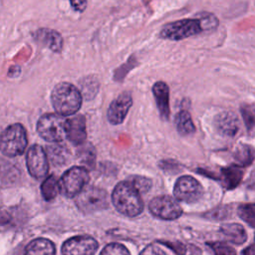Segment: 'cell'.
I'll use <instances>...</instances> for the list:
<instances>
[{
  "label": "cell",
  "instance_id": "obj_21",
  "mask_svg": "<svg viewBox=\"0 0 255 255\" xmlns=\"http://www.w3.org/2000/svg\"><path fill=\"white\" fill-rule=\"evenodd\" d=\"M174 124L177 132L182 136H187L195 132V126L190 114L186 110H181L176 114Z\"/></svg>",
  "mask_w": 255,
  "mask_h": 255
},
{
  "label": "cell",
  "instance_id": "obj_2",
  "mask_svg": "<svg viewBox=\"0 0 255 255\" xmlns=\"http://www.w3.org/2000/svg\"><path fill=\"white\" fill-rule=\"evenodd\" d=\"M82 102L81 91L67 82L57 84L51 92V103L55 112L64 117L75 115L80 110Z\"/></svg>",
  "mask_w": 255,
  "mask_h": 255
},
{
  "label": "cell",
  "instance_id": "obj_20",
  "mask_svg": "<svg viewBox=\"0 0 255 255\" xmlns=\"http://www.w3.org/2000/svg\"><path fill=\"white\" fill-rule=\"evenodd\" d=\"M221 233L233 244L241 245L247 241V233L238 223H226L220 227Z\"/></svg>",
  "mask_w": 255,
  "mask_h": 255
},
{
  "label": "cell",
  "instance_id": "obj_16",
  "mask_svg": "<svg viewBox=\"0 0 255 255\" xmlns=\"http://www.w3.org/2000/svg\"><path fill=\"white\" fill-rule=\"evenodd\" d=\"M214 126L217 131L225 136H234L240 128L237 116L232 112H222L214 119Z\"/></svg>",
  "mask_w": 255,
  "mask_h": 255
},
{
  "label": "cell",
  "instance_id": "obj_25",
  "mask_svg": "<svg viewBox=\"0 0 255 255\" xmlns=\"http://www.w3.org/2000/svg\"><path fill=\"white\" fill-rule=\"evenodd\" d=\"M80 86L82 95L86 99L92 100L98 94L100 85L98 79L95 76H87L80 81Z\"/></svg>",
  "mask_w": 255,
  "mask_h": 255
},
{
  "label": "cell",
  "instance_id": "obj_10",
  "mask_svg": "<svg viewBox=\"0 0 255 255\" xmlns=\"http://www.w3.org/2000/svg\"><path fill=\"white\" fill-rule=\"evenodd\" d=\"M173 194L176 199L186 202H196L203 194V188L200 182L190 175L180 176L173 187Z\"/></svg>",
  "mask_w": 255,
  "mask_h": 255
},
{
  "label": "cell",
  "instance_id": "obj_24",
  "mask_svg": "<svg viewBox=\"0 0 255 255\" xmlns=\"http://www.w3.org/2000/svg\"><path fill=\"white\" fill-rule=\"evenodd\" d=\"M79 160L87 167H94L96 162V149L91 142H85L79 145L77 149Z\"/></svg>",
  "mask_w": 255,
  "mask_h": 255
},
{
  "label": "cell",
  "instance_id": "obj_11",
  "mask_svg": "<svg viewBox=\"0 0 255 255\" xmlns=\"http://www.w3.org/2000/svg\"><path fill=\"white\" fill-rule=\"evenodd\" d=\"M99 247L98 241L89 235H79L69 238L63 243V255H95Z\"/></svg>",
  "mask_w": 255,
  "mask_h": 255
},
{
  "label": "cell",
  "instance_id": "obj_15",
  "mask_svg": "<svg viewBox=\"0 0 255 255\" xmlns=\"http://www.w3.org/2000/svg\"><path fill=\"white\" fill-rule=\"evenodd\" d=\"M34 39L43 46L48 47L55 53H61L63 50V38L62 35L51 28H39L33 33Z\"/></svg>",
  "mask_w": 255,
  "mask_h": 255
},
{
  "label": "cell",
  "instance_id": "obj_18",
  "mask_svg": "<svg viewBox=\"0 0 255 255\" xmlns=\"http://www.w3.org/2000/svg\"><path fill=\"white\" fill-rule=\"evenodd\" d=\"M243 174L244 170L242 166L238 164L223 167L221 169V180L223 186L228 190L237 187L242 180Z\"/></svg>",
  "mask_w": 255,
  "mask_h": 255
},
{
  "label": "cell",
  "instance_id": "obj_6",
  "mask_svg": "<svg viewBox=\"0 0 255 255\" xmlns=\"http://www.w3.org/2000/svg\"><path fill=\"white\" fill-rule=\"evenodd\" d=\"M90 181L89 171L84 166H73L67 169L60 178L61 192L67 197L79 195Z\"/></svg>",
  "mask_w": 255,
  "mask_h": 255
},
{
  "label": "cell",
  "instance_id": "obj_1",
  "mask_svg": "<svg viewBox=\"0 0 255 255\" xmlns=\"http://www.w3.org/2000/svg\"><path fill=\"white\" fill-rule=\"evenodd\" d=\"M217 17L209 12H201L196 18L180 19L162 26L158 36L169 41H180L204 32H210L217 28Z\"/></svg>",
  "mask_w": 255,
  "mask_h": 255
},
{
  "label": "cell",
  "instance_id": "obj_4",
  "mask_svg": "<svg viewBox=\"0 0 255 255\" xmlns=\"http://www.w3.org/2000/svg\"><path fill=\"white\" fill-rule=\"evenodd\" d=\"M67 120L57 113H48L40 117L37 123V131L46 141L56 143L67 137Z\"/></svg>",
  "mask_w": 255,
  "mask_h": 255
},
{
  "label": "cell",
  "instance_id": "obj_23",
  "mask_svg": "<svg viewBox=\"0 0 255 255\" xmlns=\"http://www.w3.org/2000/svg\"><path fill=\"white\" fill-rule=\"evenodd\" d=\"M40 189L44 199L47 201H51L55 199L61 191L60 179H58L55 175L52 174L45 178V180L41 184Z\"/></svg>",
  "mask_w": 255,
  "mask_h": 255
},
{
  "label": "cell",
  "instance_id": "obj_34",
  "mask_svg": "<svg viewBox=\"0 0 255 255\" xmlns=\"http://www.w3.org/2000/svg\"><path fill=\"white\" fill-rule=\"evenodd\" d=\"M71 7L77 12H84L88 6V0H70Z\"/></svg>",
  "mask_w": 255,
  "mask_h": 255
},
{
  "label": "cell",
  "instance_id": "obj_3",
  "mask_svg": "<svg viewBox=\"0 0 255 255\" xmlns=\"http://www.w3.org/2000/svg\"><path fill=\"white\" fill-rule=\"evenodd\" d=\"M112 202L120 213L128 217H135L143 210L140 193L129 181H121L115 186Z\"/></svg>",
  "mask_w": 255,
  "mask_h": 255
},
{
  "label": "cell",
  "instance_id": "obj_35",
  "mask_svg": "<svg viewBox=\"0 0 255 255\" xmlns=\"http://www.w3.org/2000/svg\"><path fill=\"white\" fill-rule=\"evenodd\" d=\"M241 255H255V244H251L243 249Z\"/></svg>",
  "mask_w": 255,
  "mask_h": 255
},
{
  "label": "cell",
  "instance_id": "obj_7",
  "mask_svg": "<svg viewBox=\"0 0 255 255\" xmlns=\"http://www.w3.org/2000/svg\"><path fill=\"white\" fill-rule=\"evenodd\" d=\"M76 204L84 213H94L108 207L109 197L106 190L97 186H87L76 196Z\"/></svg>",
  "mask_w": 255,
  "mask_h": 255
},
{
  "label": "cell",
  "instance_id": "obj_28",
  "mask_svg": "<svg viewBox=\"0 0 255 255\" xmlns=\"http://www.w3.org/2000/svg\"><path fill=\"white\" fill-rule=\"evenodd\" d=\"M135 188L136 190L142 194L146 193L152 186V182L149 178L141 175H132L128 180Z\"/></svg>",
  "mask_w": 255,
  "mask_h": 255
},
{
  "label": "cell",
  "instance_id": "obj_27",
  "mask_svg": "<svg viewBox=\"0 0 255 255\" xmlns=\"http://www.w3.org/2000/svg\"><path fill=\"white\" fill-rule=\"evenodd\" d=\"M240 112L247 129L250 131L255 128V108L250 105H242Z\"/></svg>",
  "mask_w": 255,
  "mask_h": 255
},
{
  "label": "cell",
  "instance_id": "obj_14",
  "mask_svg": "<svg viewBox=\"0 0 255 255\" xmlns=\"http://www.w3.org/2000/svg\"><path fill=\"white\" fill-rule=\"evenodd\" d=\"M152 95L157 107L159 117L162 121H168L170 116L169 88L163 81H157L152 86Z\"/></svg>",
  "mask_w": 255,
  "mask_h": 255
},
{
  "label": "cell",
  "instance_id": "obj_13",
  "mask_svg": "<svg viewBox=\"0 0 255 255\" xmlns=\"http://www.w3.org/2000/svg\"><path fill=\"white\" fill-rule=\"evenodd\" d=\"M67 138L75 145H81L86 142L87 128L86 118L84 115H76L67 120Z\"/></svg>",
  "mask_w": 255,
  "mask_h": 255
},
{
  "label": "cell",
  "instance_id": "obj_29",
  "mask_svg": "<svg viewBox=\"0 0 255 255\" xmlns=\"http://www.w3.org/2000/svg\"><path fill=\"white\" fill-rule=\"evenodd\" d=\"M100 255H130V253L123 244L110 243L104 247Z\"/></svg>",
  "mask_w": 255,
  "mask_h": 255
},
{
  "label": "cell",
  "instance_id": "obj_30",
  "mask_svg": "<svg viewBox=\"0 0 255 255\" xmlns=\"http://www.w3.org/2000/svg\"><path fill=\"white\" fill-rule=\"evenodd\" d=\"M231 209L229 206H218L212 210H210L208 213H206V217L213 220H223L230 216Z\"/></svg>",
  "mask_w": 255,
  "mask_h": 255
},
{
  "label": "cell",
  "instance_id": "obj_26",
  "mask_svg": "<svg viewBox=\"0 0 255 255\" xmlns=\"http://www.w3.org/2000/svg\"><path fill=\"white\" fill-rule=\"evenodd\" d=\"M237 214L249 226L255 228V202L239 205L237 208Z\"/></svg>",
  "mask_w": 255,
  "mask_h": 255
},
{
  "label": "cell",
  "instance_id": "obj_22",
  "mask_svg": "<svg viewBox=\"0 0 255 255\" xmlns=\"http://www.w3.org/2000/svg\"><path fill=\"white\" fill-rule=\"evenodd\" d=\"M234 158L238 165L242 167L248 166L255 159V148L250 144L241 143L234 151Z\"/></svg>",
  "mask_w": 255,
  "mask_h": 255
},
{
  "label": "cell",
  "instance_id": "obj_33",
  "mask_svg": "<svg viewBox=\"0 0 255 255\" xmlns=\"http://www.w3.org/2000/svg\"><path fill=\"white\" fill-rule=\"evenodd\" d=\"M162 244L171 248L178 255H184V253H185V246L179 242H164L163 241Z\"/></svg>",
  "mask_w": 255,
  "mask_h": 255
},
{
  "label": "cell",
  "instance_id": "obj_9",
  "mask_svg": "<svg viewBox=\"0 0 255 255\" xmlns=\"http://www.w3.org/2000/svg\"><path fill=\"white\" fill-rule=\"evenodd\" d=\"M26 165L31 176L36 179L45 178L49 171V158L46 149L39 144H33L27 151Z\"/></svg>",
  "mask_w": 255,
  "mask_h": 255
},
{
  "label": "cell",
  "instance_id": "obj_12",
  "mask_svg": "<svg viewBox=\"0 0 255 255\" xmlns=\"http://www.w3.org/2000/svg\"><path fill=\"white\" fill-rule=\"evenodd\" d=\"M132 106V97L129 92H123L112 101L107 112V119L111 125L118 126L123 124L130 107Z\"/></svg>",
  "mask_w": 255,
  "mask_h": 255
},
{
  "label": "cell",
  "instance_id": "obj_8",
  "mask_svg": "<svg viewBox=\"0 0 255 255\" xmlns=\"http://www.w3.org/2000/svg\"><path fill=\"white\" fill-rule=\"evenodd\" d=\"M149 211L152 215L163 220H174L180 217L182 209L176 199L169 195H158L149 202Z\"/></svg>",
  "mask_w": 255,
  "mask_h": 255
},
{
  "label": "cell",
  "instance_id": "obj_17",
  "mask_svg": "<svg viewBox=\"0 0 255 255\" xmlns=\"http://www.w3.org/2000/svg\"><path fill=\"white\" fill-rule=\"evenodd\" d=\"M24 255H56V247L47 238H36L26 246Z\"/></svg>",
  "mask_w": 255,
  "mask_h": 255
},
{
  "label": "cell",
  "instance_id": "obj_31",
  "mask_svg": "<svg viewBox=\"0 0 255 255\" xmlns=\"http://www.w3.org/2000/svg\"><path fill=\"white\" fill-rule=\"evenodd\" d=\"M214 252V255H236V251L224 242L208 243Z\"/></svg>",
  "mask_w": 255,
  "mask_h": 255
},
{
  "label": "cell",
  "instance_id": "obj_19",
  "mask_svg": "<svg viewBox=\"0 0 255 255\" xmlns=\"http://www.w3.org/2000/svg\"><path fill=\"white\" fill-rule=\"evenodd\" d=\"M46 152L48 155L49 160L57 166H61L66 164L71 156V152L67 145L62 144L60 142L52 143L47 145Z\"/></svg>",
  "mask_w": 255,
  "mask_h": 255
},
{
  "label": "cell",
  "instance_id": "obj_32",
  "mask_svg": "<svg viewBox=\"0 0 255 255\" xmlns=\"http://www.w3.org/2000/svg\"><path fill=\"white\" fill-rule=\"evenodd\" d=\"M139 255H167L160 247L154 245V244H150L148 246H146Z\"/></svg>",
  "mask_w": 255,
  "mask_h": 255
},
{
  "label": "cell",
  "instance_id": "obj_5",
  "mask_svg": "<svg viewBox=\"0 0 255 255\" xmlns=\"http://www.w3.org/2000/svg\"><path fill=\"white\" fill-rule=\"evenodd\" d=\"M28 144L25 128L19 124L8 126L1 134V152L9 157L21 155Z\"/></svg>",
  "mask_w": 255,
  "mask_h": 255
}]
</instances>
